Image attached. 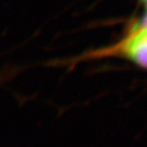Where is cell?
Instances as JSON below:
<instances>
[{
	"mask_svg": "<svg viewBox=\"0 0 147 147\" xmlns=\"http://www.w3.org/2000/svg\"><path fill=\"white\" fill-rule=\"evenodd\" d=\"M100 55L121 56L147 69V23L136 22L121 41Z\"/></svg>",
	"mask_w": 147,
	"mask_h": 147,
	"instance_id": "obj_1",
	"label": "cell"
},
{
	"mask_svg": "<svg viewBox=\"0 0 147 147\" xmlns=\"http://www.w3.org/2000/svg\"><path fill=\"white\" fill-rule=\"evenodd\" d=\"M142 1H143L144 4H146V3H147V0H142Z\"/></svg>",
	"mask_w": 147,
	"mask_h": 147,
	"instance_id": "obj_2",
	"label": "cell"
}]
</instances>
